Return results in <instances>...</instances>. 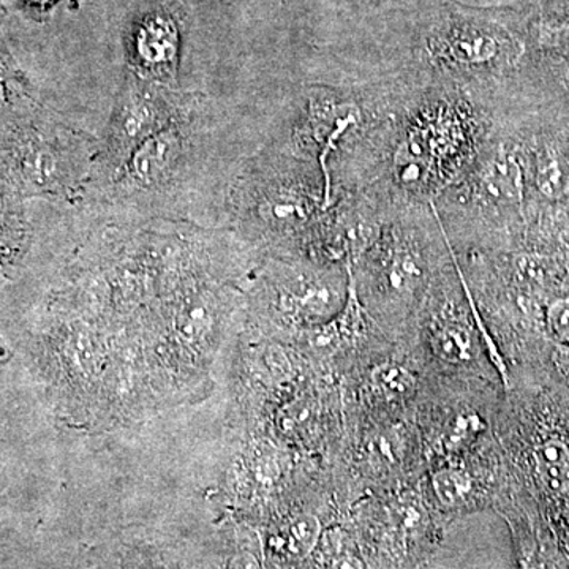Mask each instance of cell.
<instances>
[{
	"mask_svg": "<svg viewBox=\"0 0 569 569\" xmlns=\"http://www.w3.org/2000/svg\"><path fill=\"white\" fill-rule=\"evenodd\" d=\"M86 569H186L179 545L118 539L92 550Z\"/></svg>",
	"mask_w": 569,
	"mask_h": 569,
	"instance_id": "6",
	"label": "cell"
},
{
	"mask_svg": "<svg viewBox=\"0 0 569 569\" xmlns=\"http://www.w3.org/2000/svg\"><path fill=\"white\" fill-rule=\"evenodd\" d=\"M10 358V348L7 346L6 340H3V337L0 336V365L2 362H6L7 359Z\"/></svg>",
	"mask_w": 569,
	"mask_h": 569,
	"instance_id": "22",
	"label": "cell"
},
{
	"mask_svg": "<svg viewBox=\"0 0 569 569\" xmlns=\"http://www.w3.org/2000/svg\"><path fill=\"white\" fill-rule=\"evenodd\" d=\"M257 217L272 231H291L309 219L306 197L291 189H271L258 198Z\"/></svg>",
	"mask_w": 569,
	"mask_h": 569,
	"instance_id": "10",
	"label": "cell"
},
{
	"mask_svg": "<svg viewBox=\"0 0 569 569\" xmlns=\"http://www.w3.org/2000/svg\"><path fill=\"white\" fill-rule=\"evenodd\" d=\"M539 482L553 496L569 492V448L559 438L541 441L533 452Z\"/></svg>",
	"mask_w": 569,
	"mask_h": 569,
	"instance_id": "11",
	"label": "cell"
},
{
	"mask_svg": "<svg viewBox=\"0 0 569 569\" xmlns=\"http://www.w3.org/2000/svg\"><path fill=\"white\" fill-rule=\"evenodd\" d=\"M33 238L31 201L0 176V287L20 279L31 258Z\"/></svg>",
	"mask_w": 569,
	"mask_h": 569,
	"instance_id": "5",
	"label": "cell"
},
{
	"mask_svg": "<svg viewBox=\"0 0 569 569\" xmlns=\"http://www.w3.org/2000/svg\"><path fill=\"white\" fill-rule=\"evenodd\" d=\"M496 37L477 26H462L449 32L445 43V54L459 63H481L489 61L497 52Z\"/></svg>",
	"mask_w": 569,
	"mask_h": 569,
	"instance_id": "12",
	"label": "cell"
},
{
	"mask_svg": "<svg viewBox=\"0 0 569 569\" xmlns=\"http://www.w3.org/2000/svg\"><path fill=\"white\" fill-rule=\"evenodd\" d=\"M192 116L190 104L151 138H148L123 164L111 182L126 197L157 193L176 182L192 157Z\"/></svg>",
	"mask_w": 569,
	"mask_h": 569,
	"instance_id": "3",
	"label": "cell"
},
{
	"mask_svg": "<svg viewBox=\"0 0 569 569\" xmlns=\"http://www.w3.org/2000/svg\"><path fill=\"white\" fill-rule=\"evenodd\" d=\"M387 277L389 287L395 288V290L402 291V293L411 290L421 282V261L408 250L399 249L389 261Z\"/></svg>",
	"mask_w": 569,
	"mask_h": 569,
	"instance_id": "17",
	"label": "cell"
},
{
	"mask_svg": "<svg viewBox=\"0 0 569 569\" xmlns=\"http://www.w3.org/2000/svg\"><path fill=\"white\" fill-rule=\"evenodd\" d=\"M282 293L276 298V307L291 321L318 325L329 313L335 312L339 296L331 283L323 280L299 277L295 283L284 282L279 288Z\"/></svg>",
	"mask_w": 569,
	"mask_h": 569,
	"instance_id": "7",
	"label": "cell"
},
{
	"mask_svg": "<svg viewBox=\"0 0 569 569\" xmlns=\"http://www.w3.org/2000/svg\"><path fill=\"white\" fill-rule=\"evenodd\" d=\"M539 192L559 200L569 192V162L561 153L546 152L538 159L535 176Z\"/></svg>",
	"mask_w": 569,
	"mask_h": 569,
	"instance_id": "14",
	"label": "cell"
},
{
	"mask_svg": "<svg viewBox=\"0 0 569 569\" xmlns=\"http://www.w3.org/2000/svg\"><path fill=\"white\" fill-rule=\"evenodd\" d=\"M438 350L448 361H466L471 353V336L467 325L460 321H445L436 329Z\"/></svg>",
	"mask_w": 569,
	"mask_h": 569,
	"instance_id": "16",
	"label": "cell"
},
{
	"mask_svg": "<svg viewBox=\"0 0 569 569\" xmlns=\"http://www.w3.org/2000/svg\"><path fill=\"white\" fill-rule=\"evenodd\" d=\"M187 104L183 97L130 74L97 148L92 178L112 181L142 142L164 129Z\"/></svg>",
	"mask_w": 569,
	"mask_h": 569,
	"instance_id": "2",
	"label": "cell"
},
{
	"mask_svg": "<svg viewBox=\"0 0 569 569\" xmlns=\"http://www.w3.org/2000/svg\"><path fill=\"white\" fill-rule=\"evenodd\" d=\"M181 47L182 21L173 6L152 2L134 14L126 48L138 78L156 84L173 78Z\"/></svg>",
	"mask_w": 569,
	"mask_h": 569,
	"instance_id": "4",
	"label": "cell"
},
{
	"mask_svg": "<svg viewBox=\"0 0 569 569\" xmlns=\"http://www.w3.org/2000/svg\"><path fill=\"white\" fill-rule=\"evenodd\" d=\"M550 335L569 346V298L557 299L548 310Z\"/></svg>",
	"mask_w": 569,
	"mask_h": 569,
	"instance_id": "19",
	"label": "cell"
},
{
	"mask_svg": "<svg viewBox=\"0 0 569 569\" xmlns=\"http://www.w3.org/2000/svg\"><path fill=\"white\" fill-rule=\"evenodd\" d=\"M471 478L462 468H443L432 478V489L443 507H459L470 497Z\"/></svg>",
	"mask_w": 569,
	"mask_h": 569,
	"instance_id": "15",
	"label": "cell"
},
{
	"mask_svg": "<svg viewBox=\"0 0 569 569\" xmlns=\"http://www.w3.org/2000/svg\"><path fill=\"white\" fill-rule=\"evenodd\" d=\"M329 569H365V567H362L361 561L356 559V557L346 553V556L339 557V559L332 561Z\"/></svg>",
	"mask_w": 569,
	"mask_h": 569,
	"instance_id": "20",
	"label": "cell"
},
{
	"mask_svg": "<svg viewBox=\"0 0 569 569\" xmlns=\"http://www.w3.org/2000/svg\"><path fill=\"white\" fill-rule=\"evenodd\" d=\"M22 6L33 10H50L59 0H21Z\"/></svg>",
	"mask_w": 569,
	"mask_h": 569,
	"instance_id": "21",
	"label": "cell"
},
{
	"mask_svg": "<svg viewBox=\"0 0 569 569\" xmlns=\"http://www.w3.org/2000/svg\"><path fill=\"white\" fill-rule=\"evenodd\" d=\"M318 410L310 399H295L277 413V429L288 440H305L317 426Z\"/></svg>",
	"mask_w": 569,
	"mask_h": 569,
	"instance_id": "13",
	"label": "cell"
},
{
	"mask_svg": "<svg viewBox=\"0 0 569 569\" xmlns=\"http://www.w3.org/2000/svg\"><path fill=\"white\" fill-rule=\"evenodd\" d=\"M321 533L323 529L316 515L296 512L271 531L266 546L272 559L302 561L316 552Z\"/></svg>",
	"mask_w": 569,
	"mask_h": 569,
	"instance_id": "8",
	"label": "cell"
},
{
	"mask_svg": "<svg viewBox=\"0 0 569 569\" xmlns=\"http://www.w3.org/2000/svg\"><path fill=\"white\" fill-rule=\"evenodd\" d=\"M478 189L489 204L501 208L519 204L523 197V176L518 159L511 153L498 152L482 168Z\"/></svg>",
	"mask_w": 569,
	"mask_h": 569,
	"instance_id": "9",
	"label": "cell"
},
{
	"mask_svg": "<svg viewBox=\"0 0 569 569\" xmlns=\"http://www.w3.org/2000/svg\"><path fill=\"white\" fill-rule=\"evenodd\" d=\"M372 385L380 395L400 397L410 391L413 377L410 376L406 367L383 365L373 372Z\"/></svg>",
	"mask_w": 569,
	"mask_h": 569,
	"instance_id": "18",
	"label": "cell"
},
{
	"mask_svg": "<svg viewBox=\"0 0 569 569\" xmlns=\"http://www.w3.org/2000/svg\"><path fill=\"white\" fill-rule=\"evenodd\" d=\"M97 148L32 96L0 112V176L28 200L67 203L93 173Z\"/></svg>",
	"mask_w": 569,
	"mask_h": 569,
	"instance_id": "1",
	"label": "cell"
}]
</instances>
